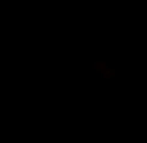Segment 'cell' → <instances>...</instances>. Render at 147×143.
Instances as JSON below:
<instances>
[]
</instances>
